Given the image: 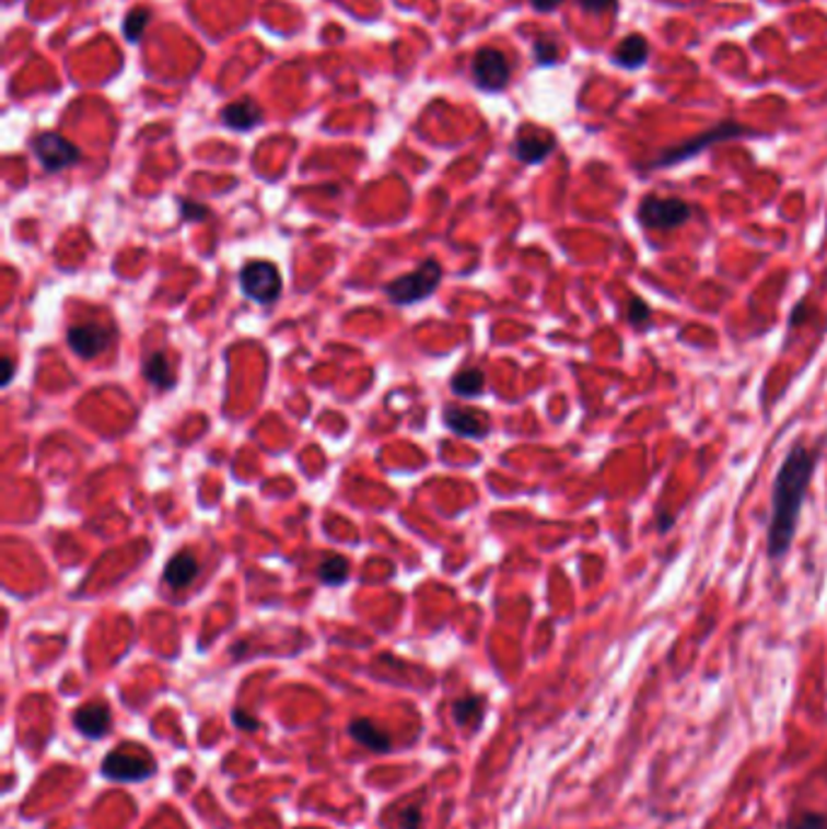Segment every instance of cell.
Segmentation results:
<instances>
[{
  "label": "cell",
  "instance_id": "obj_1",
  "mask_svg": "<svg viewBox=\"0 0 827 829\" xmlns=\"http://www.w3.org/2000/svg\"><path fill=\"white\" fill-rule=\"evenodd\" d=\"M820 464V449L796 442L781 458L772 483V505L767 522V556L769 560L787 558L796 539L801 510L806 502L815 468Z\"/></svg>",
  "mask_w": 827,
  "mask_h": 829
},
{
  "label": "cell",
  "instance_id": "obj_2",
  "mask_svg": "<svg viewBox=\"0 0 827 829\" xmlns=\"http://www.w3.org/2000/svg\"><path fill=\"white\" fill-rule=\"evenodd\" d=\"M440 282H442L440 262L428 260V262H422L416 272L394 279V282L386 287V296L398 306L418 304V301L434 294V289L440 287Z\"/></svg>",
  "mask_w": 827,
  "mask_h": 829
},
{
  "label": "cell",
  "instance_id": "obj_3",
  "mask_svg": "<svg viewBox=\"0 0 827 829\" xmlns=\"http://www.w3.org/2000/svg\"><path fill=\"white\" fill-rule=\"evenodd\" d=\"M689 217H691V207L677 197L648 195L641 199L639 209H636V219L641 221V226L653 229V231L679 229V226H685Z\"/></svg>",
  "mask_w": 827,
  "mask_h": 829
},
{
  "label": "cell",
  "instance_id": "obj_4",
  "mask_svg": "<svg viewBox=\"0 0 827 829\" xmlns=\"http://www.w3.org/2000/svg\"><path fill=\"white\" fill-rule=\"evenodd\" d=\"M745 133H750V131H747L741 125H735V121H725V125H719V127H713L709 131L699 133L697 139H689L685 143L675 145V149L663 151L653 163H648V167H653V171H655V167H669V165L685 163L689 159H695V155H699L703 149H709V145H713V143L725 141V139L745 137Z\"/></svg>",
  "mask_w": 827,
  "mask_h": 829
},
{
  "label": "cell",
  "instance_id": "obj_5",
  "mask_svg": "<svg viewBox=\"0 0 827 829\" xmlns=\"http://www.w3.org/2000/svg\"><path fill=\"white\" fill-rule=\"evenodd\" d=\"M238 282L243 294L263 306L272 304V301H277L279 294H282V275H279L277 267L267 260H255L245 265Z\"/></svg>",
  "mask_w": 827,
  "mask_h": 829
},
{
  "label": "cell",
  "instance_id": "obj_6",
  "mask_svg": "<svg viewBox=\"0 0 827 829\" xmlns=\"http://www.w3.org/2000/svg\"><path fill=\"white\" fill-rule=\"evenodd\" d=\"M155 769H159V764H155V759H151L147 752L131 755L125 752V749H115V752H109L103 759L100 774L115 783H141L149 781L155 774Z\"/></svg>",
  "mask_w": 827,
  "mask_h": 829
},
{
  "label": "cell",
  "instance_id": "obj_7",
  "mask_svg": "<svg viewBox=\"0 0 827 829\" xmlns=\"http://www.w3.org/2000/svg\"><path fill=\"white\" fill-rule=\"evenodd\" d=\"M32 151H35L37 161L47 173H59L66 171V167L75 165L81 161V151L78 145H73L69 139H63L61 133H39V137L32 141Z\"/></svg>",
  "mask_w": 827,
  "mask_h": 829
},
{
  "label": "cell",
  "instance_id": "obj_8",
  "mask_svg": "<svg viewBox=\"0 0 827 829\" xmlns=\"http://www.w3.org/2000/svg\"><path fill=\"white\" fill-rule=\"evenodd\" d=\"M474 83L486 93H500L510 83V61L498 49H480L471 63Z\"/></svg>",
  "mask_w": 827,
  "mask_h": 829
},
{
  "label": "cell",
  "instance_id": "obj_9",
  "mask_svg": "<svg viewBox=\"0 0 827 829\" xmlns=\"http://www.w3.org/2000/svg\"><path fill=\"white\" fill-rule=\"evenodd\" d=\"M66 340H69V347L78 357H83V360H93V357L103 354L109 347L112 330L97 323H81V325H71L69 332H66Z\"/></svg>",
  "mask_w": 827,
  "mask_h": 829
},
{
  "label": "cell",
  "instance_id": "obj_10",
  "mask_svg": "<svg viewBox=\"0 0 827 829\" xmlns=\"http://www.w3.org/2000/svg\"><path fill=\"white\" fill-rule=\"evenodd\" d=\"M75 731L88 739H103L112 731L109 705L103 701H91L73 711Z\"/></svg>",
  "mask_w": 827,
  "mask_h": 829
},
{
  "label": "cell",
  "instance_id": "obj_11",
  "mask_svg": "<svg viewBox=\"0 0 827 829\" xmlns=\"http://www.w3.org/2000/svg\"><path fill=\"white\" fill-rule=\"evenodd\" d=\"M554 149H556V139L546 131H522L515 139V143H512V153H515V159L527 165L546 161L554 153Z\"/></svg>",
  "mask_w": 827,
  "mask_h": 829
},
{
  "label": "cell",
  "instance_id": "obj_12",
  "mask_svg": "<svg viewBox=\"0 0 827 829\" xmlns=\"http://www.w3.org/2000/svg\"><path fill=\"white\" fill-rule=\"evenodd\" d=\"M444 422L454 434H464V436H486L490 430V422L484 412L476 410H466V408H456L450 406L444 410Z\"/></svg>",
  "mask_w": 827,
  "mask_h": 829
},
{
  "label": "cell",
  "instance_id": "obj_13",
  "mask_svg": "<svg viewBox=\"0 0 827 829\" xmlns=\"http://www.w3.org/2000/svg\"><path fill=\"white\" fill-rule=\"evenodd\" d=\"M348 735L354 739V743H360L362 747L372 749V752H376V755H386L391 749V735L369 719L350 721Z\"/></svg>",
  "mask_w": 827,
  "mask_h": 829
},
{
  "label": "cell",
  "instance_id": "obj_14",
  "mask_svg": "<svg viewBox=\"0 0 827 829\" xmlns=\"http://www.w3.org/2000/svg\"><path fill=\"white\" fill-rule=\"evenodd\" d=\"M221 121L233 131H251L263 121V112L253 103V100L243 97L238 100V103H231L229 107H223Z\"/></svg>",
  "mask_w": 827,
  "mask_h": 829
},
{
  "label": "cell",
  "instance_id": "obj_15",
  "mask_svg": "<svg viewBox=\"0 0 827 829\" xmlns=\"http://www.w3.org/2000/svg\"><path fill=\"white\" fill-rule=\"evenodd\" d=\"M197 570H199V565H197V558L193 553H177L175 558L167 560L163 577L171 587L183 589L197 577Z\"/></svg>",
  "mask_w": 827,
  "mask_h": 829
},
{
  "label": "cell",
  "instance_id": "obj_16",
  "mask_svg": "<svg viewBox=\"0 0 827 829\" xmlns=\"http://www.w3.org/2000/svg\"><path fill=\"white\" fill-rule=\"evenodd\" d=\"M645 61H648V42L639 35L626 37L617 47V51H614V63L621 66V69L626 71L641 69Z\"/></svg>",
  "mask_w": 827,
  "mask_h": 829
},
{
  "label": "cell",
  "instance_id": "obj_17",
  "mask_svg": "<svg viewBox=\"0 0 827 829\" xmlns=\"http://www.w3.org/2000/svg\"><path fill=\"white\" fill-rule=\"evenodd\" d=\"M452 715H454L456 725L478 731L480 723H484V719H486V699L484 697H464L452 705Z\"/></svg>",
  "mask_w": 827,
  "mask_h": 829
},
{
  "label": "cell",
  "instance_id": "obj_18",
  "mask_svg": "<svg viewBox=\"0 0 827 829\" xmlns=\"http://www.w3.org/2000/svg\"><path fill=\"white\" fill-rule=\"evenodd\" d=\"M143 376H147L149 384H153L159 390H167L173 384V372H171V362L163 352H153L147 362H143Z\"/></svg>",
  "mask_w": 827,
  "mask_h": 829
},
{
  "label": "cell",
  "instance_id": "obj_19",
  "mask_svg": "<svg viewBox=\"0 0 827 829\" xmlns=\"http://www.w3.org/2000/svg\"><path fill=\"white\" fill-rule=\"evenodd\" d=\"M774 829H827V813L815 808H796Z\"/></svg>",
  "mask_w": 827,
  "mask_h": 829
},
{
  "label": "cell",
  "instance_id": "obj_20",
  "mask_svg": "<svg viewBox=\"0 0 827 829\" xmlns=\"http://www.w3.org/2000/svg\"><path fill=\"white\" fill-rule=\"evenodd\" d=\"M484 388H486V374L480 372V369H464V372H459L452 378V390L456 396L476 398L484 394Z\"/></svg>",
  "mask_w": 827,
  "mask_h": 829
},
{
  "label": "cell",
  "instance_id": "obj_21",
  "mask_svg": "<svg viewBox=\"0 0 827 829\" xmlns=\"http://www.w3.org/2000/svg\"><path fill=\"white\" fill-rule=\"evenodd\" d=\"M318 577L330 587H338L350 577V563L342 556H330L318 565Z\"/></svg>",
  "mask_w": 827,
  "mask_h": 829
},
{
  "label": "cell",
  "instance_id": "obj_22",
  "mask_svg": "<svg viewBox=\"0 0 827 829\" xmlns=\"http://www.w3.org/2000/svg\"><path fill=\"white\" fill-rule=\"evenodd\" d=\"M151 22V10L149 8H139V10H131V13L127 15L125 20V37L133 44L139 42L143 37V32H147Z\"/></svg>",
  "mask_w": 827,
  "mask_h": 829
},
{
  "label": "cell",
  "instance_id": "obj_23",
  "mask_svg": "<svg viewBox=\"0 0 827 829\" xmlns=\"http://www.w3.org/2000/svg\"><path fill=\"white\" fill-rule=\"evenodd\" d=\"M651 316H653L651 306H648L641 296H631V301H629V316H626V318H629V323L633 325V328L636 330H645L648 325H651Z\"/></svg>",
  "mask_w": 827,
  "mask_h": 829
},
{
  "label": "cell",
  "instance_id": "obj_24",
  "mask_svg": "<svg viewBox=\"0 0 827 829\" xmlns=\"http://www.w3.org/2000/svg\"><path fill=\"white\" fill-rule=\"evenodd\" d=\"M534 59H536V63H541V66H551V63H556V61H558V47H556V42L549 39V37L536 39V42H534Z\"/></svg>",
  "mask_w": 827,
  "mask_h": 829
},
{
  "label": "cell",
  "instance_id": "obj_25",
  "mask_svg": "<svg viewBox=\"0 0 827 829\" xmlns=\"http://www.w3.org/2000/svg\"><path fill=\"white\" fill-rule=\"evenodd\" d=\"M180 217L183 221H205L209 217V209L205 205H199V201L180 199Z\"/></svg>",
  "mask_w": 827,
  "mask_h": 829
},
{
  "label": "cell",
  "instance_id": "obj_26",
  "mask_svg": "<svg viewBox=\"0 0 827 829\" xmlns=\"http://www.w3.org/2000/svg\"><path fill=\"white\" fill-rule=\"evenodd\" d=\"M231 721H233V725H236L238 731H243V733H253V731H258V727H260V721H258V719H253V715H251V713H245L243 709H233V711H231Z\"/></svg>",
  "mask_w": 827,
  "mask_h": 829
},
{
  "label": "cell",
  "instance_id": "obj_27",
  "mask_svg": "<svg viewBox=\"0 0 827 829\" xmlns=\"http://www.w3.org/2000/svg\"><path fill=\"white\" fill-rule=\"evenodd\" d=\"M578 3H580V8L587 10V13L599 15V13H607L609 8L617 5V0H578Z\"/></svg>",
  "mask_w": 827,
  "mask_h": 829
},
{
  "label": "cell",
  "instance_id": "obj_28",
  "mask_svg": "<svg viewBox=\"0 0 827 829\" xmlns=\"http://www.w3.org/2000/svg\"><path fill=\"white\" fill-rule=\"evenodd\" d=\"M400 829H422V815L418 808H408L406 813H400Z\"/></svg>",
  "mask_w": 827,
  "mask_h": 829
},
{
  "label": "cell",
  "instance_id": "obj_29",
  "mask_svg": "<svg viewBox=\"0 0 827 829\" xmlns=\"http://www.w3.org/2000/svg\"><path fill=\"white\" fill-rule=\"evenodd\" d=\"M561 3L563 0H532L534 10H539V13H551V10H556Z\"/></svg>",
  "mask_w": 827,
  "mask_h": 829
},
{
  "label": "cell",
  "instance_id": "obj_30",
  "mask_svg": "<svg viewBox=\"0 0 827 829\" xmlns=\"http://www.w3.org/2000/svg\"><path fill=\"white\" fill-rule=\"evenodd\" d=\"M13 372H15L13 357H3V374H0V376H3V386H8L10 381H13Z\"/></svg>",
  "mask_w": 827,
  "mask_h": 829
}]
</instances>
